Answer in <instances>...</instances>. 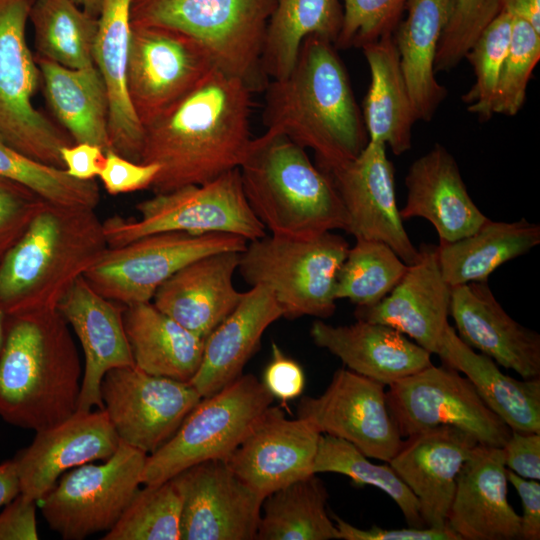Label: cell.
<instances>
[{
	"instance_id": "9f6ffc18",
	"label": "cell",
	"mask_w": 540,
	"mask_h": 540,
	"mask_svg": "<svg viewBox=\"0 0 540 540\" xmlns=\"http://www.w3.org/2000/svg\"><path fill=\"white\" fill-rule=\"evenodd\" d=\"M64 169L78 180H93L99 176L105 163V152L96 145L75 143L61 149Z\"/></svg>"
},
{
	"instance_id": "91938a15",
	"label": "cell",
	"mask_w": 540,
	"mask_h": 540,
	"mask_svg": "<svg viewBox=\"0 0 540 540\" xmlns=\"http://www.w3.org/2000/svg\"><path fill=\"white\" fill-rule=\"evenodd\" d=\"M79 7L94 17H98L101 0H73Z\"/></svg>"
},
{
	"instance_id": "83f0119b",
	"label": "cell",
	"mask_w": 540,
	"mask_h": 540,
	"mask_svg": "<svg viewBox=\"0 0 540 540\" xmlns=\"http://www.w3.org/2000/svg\"><path fill=\"white\" fill-rule=\"evenodd\" d=\"M310 336L338 357L347 369L389 386L432 365L431 353L396 329L356 319L334 326L315 320Z\"/></svg>"
},
{
	"instance_id": "7402d4cb",
	"label": "cell",
	"mask_w": 540,
	"mask_h": 540,
	"mask_svg": "<svg viewBox=\"0 0 540 540\" xmlns=\"http://www.w3.org/2000/svg\"><path fill=\"white\" fill-rule=\"evenodd\" d=\"M57 310L75 332L85 358L77 411L103 409L100 387L105 374L134 365L123 325L124 305L100 295L82 275Z\"/></svg>"
},
{
	"instance_id": "d4e9b609",
	"label": "cell",
	"mask_w": 540,
	"mask_h": 540,
	"mask_svg": "<svg viewBox=\"0 0 540 540\" xmlns=\"http://www.w3.org/2000/svg\"><path fill=\"white\" fill-rule=\"evenodd\" d=\"M502 447L477 444L457 477L447 526L461 540H521V516L507 498Z\"/></svg>"
},
{
	"instance_id": "603a6c76",
	"label": "cell",
	"mask_w": 540,
	"mask_h": 540,
	"mask_svg": "<svg viewBox=\"0 0 540 540\" xmlns=\"http://www.w3.org/2000/svg\"><path fill=\"white\" fill-rule=\"evenodd\" d=\"M451 288L441 274L436 246L424 244L391 292L373 306L357 307L354 315L392 327L437 354L449 325Z\"/></svg>"
},
{
	"instance_id": "74e56055",
	"label": "cell",
	"mask_w": 540,
	"mask_h": 540,
	"mask_svg": "<svg viewBox=\"0 0 540 540\" xmlns=\"http://www.w3.org/2000/svg\"><path fill=\"white\" fill-rule=\"evenodd\" d=\"M328 492L316 474L264 498L256 540L340 539L327 511Z\"/></svg>"
},
{
	"instance_id": "1f68e13d",
	"label": "cell",
	"mask_w": 540,
	"mask_h": 540,
	"mask_svg": "<svg viewBox=\"0 0 540 540\" xmlns=\"http://www.w3.org/2000/svg\"><path fill=\"white\" fill-rule=\"evenodd\" d=\"M454 0H408L394 31L400 65L418 120L429 122L448 92L435 78L434 60Z\"/></svg>"
},
{
	"instance_id": "b9f144b4",
	"label": "cell",
	"mask_w": 540,
	"mask_h": 540,
	"mask_svg": "<svg viewBox=\"0 0 540 540\" xmlns=\"http://www.w3.org/2000/svg\"><path fill=\"white\" fill-rule=\"evenodd\" d=\"M0 176L26 187L54 205L95 209L100 202L99 186L94 179H75L65 169L31 159L1 139Z\"/></svg>"
},
{
	"instance_id": "bcb514c9",
	"label": "cell",
	"mask_w": 540,
	"mask_h": 540,
	"mask_svg": "<svg viewBox=\"0 0 540 540\" xmlns=\"http://www.w3.org/2000/svg\"><path fill=\"white\" fill-rule=\"evenodd\" d=\"M501 11V0H454L436 51L434 72L455 68Z\"/></svg>"
},
{
	"instance_id": "f546056e",
	"label": "cell",
	"mask_w": 540,
	"mask_h": 540,
	"mask_svg": "<svg viewBox=\"0 0 540 540\" xmlns=\"http://www.w3.org/2000/svg\"><path fill=\"white\" fill-rule=\"evenodd\" d=\"M132 1L101 0L93 60L107 89L109 150L140 163L144 129L133 110L126 84Z\"/></svg>"
},
{
	"instance_id": "e0dca14e",
	"label": "cell",
	"mask_w": 540,
	"mask_h": 540,
	"mask_svg": "<svg viewBox=\"0 0 540 540\" xmlns=\"http://www.w3.org/2000/svg\"><path fill=\"white\" fill-rule=\"evenodd\" d=\"M380 141H368L355 158L329 169L343 204L345 232L355 239L380 241L388 245L407 265L419 257L403 225L395 194V170Z\"/></svg>"
},
{
	"instance_id": "94428289",
	"label": "cell",
	"mask_w": 540,
	"mask_h": 540,
	"mask_svg": "<svg viewBox=\"0 0 540 540\" xmlns=\"http://www.w3.org/2000/svg\"><path fill=\"white\" fill-rule=\"evenodd\" d=\"M6 323H7V315L4 313L2 307L0 306V353H1L4 340H5Z\"/></svg>"
},
{
	"instance_id": "30bf717a",
	"label": "cell",
	"mask_w": 540,
	"mask_h": 540,
	"mask_svg": "<svg viewBox=\"0 0 540 540\" xmlns=\"http://www.w3.org/2000/svg\"><path fill=\"white\" fill-rule=\"evenodd\" d=\"M35 0H0V139L40 163L63 168L73 142L32 104L41 75L26 42Z\"/></svg>"
},
{
	"instance_id": "8992f818",
	"label": "cell",
	"mask_w": 540,
	"mask_h": 540,
	"mask_svg": "<svg viewBox=\"0 0 540 540\" xmlns=\"http://www.w3.org/2000/svg\"><path fill=\"white\" fill-rule=\"evenodd\" d=\"M274 6L275 0H133L131 25L168 27L193 37L218 68L260 92L270 81L261 55Z\"/></svg>"
},
{
	"instance_id": "c3c4849f",
	"label": "cell",
	"mask_w": 540,
	"mask_h": 540,
	"mask_svg": "<svg viewBox=\"0 0 540 540\" xmlns=\"http://www.w3.org/2000/svg\"><path fill=\"white\" fill-rule=\"evenodd\" d=\"M44 202L26 187L0 176V262Z\"/></svg>"
},
{
	"instance_id": "f35d334b",
	"label": "cell",
	"mask_w": 540,
	"mask_h": 540,
	"mask_svg": "<svg viewBox=\"0 0 540 540\" xmlns=\"http://www.w3.org/2000/svg\"><path fill=\"white\" fill-rule=\"evenodd\" d=\"M29 20L37 57L72 69L94 65L98 19L73 0H35Z\"/></svg>"
},
{
	"instance_id": "277c9868",
	"label": "cell",
	"mask_w": 540,
	"mask_h": 540,
	"mask_svg": "<svg viewBox=\"0 0 540 540\" xmlns=\"http://www.w3.org/2000/svg\"><path fill=\"white\" fill-rule=\"evenodd\" d=\"M108 248L95 209L44 202L0 262L7 316L57 310L73 282Z\"/></svg>"
},
{
	"instance_id": "7bdbcfd3",
	"label": "cell",
	"mask_w": 540,
	"mask_h": 540,
	"mask_svg": "<svg viewBox=\"0 0 540 540\" xmlns=\"http://www.w3.org/2000/svg\"><path fill=\"white\" fill-rule=\"evenodd\" d=\"M102 540H181V498L173 481L139 488Z\"/></svg>"
},
{
	"instance_id": "f5cc1de1",
	"label": "cell",
	"mask_w": 540,
	"mask_h": 540,
	"mask_svg": "<svg viewBox=\"0 0 540 540\" xmlns=\"http://www.w3.org/2000/svg\"><path fill=\"white\" fill-rule=\"evenodd\" d=\"M502 449L507 469L525 479H540V433L511 430Z\"/></svg>"
},
{
	"instance_id": "d6a6232c",
	"label": "cell",
	"mask_w": 540,
	"mask_h": 540,
	"mask_svg": "<svg viewBox=\"0 0 540 540\" xmlns=\"http://www.w3.org/2000/svg\"><path fill=\"white\" fill-rule=\"evenodd\" d=\"M123 325L136 367L151 375L190 382L202 359L204 338L151 301L124 306Z\"/></svg>"
},
{
	"instance_id": "44dd1931",
	"label": "cell",
	"mask_w": 540,
	"mask_h": 540,
	"mask_svg": "<svg viewBox=\"0 0 540 540\" xmlns=\"http://www.w3.org/2000/svg\"><path fill=\"white\" fill-rule=\"evenodd\" d=\"M477 444L469 432L442 425L406 437L388 462L417 498L425 527H447L458 474Z\"/></svg>"
},
{
	"instance_id": "4dcf8cb0",
	"label": "cell",
	"mask_w": 540,
	"mask_h": 540,
	"mask_svg": "<svg viewBox=\"0 0 540 540\" xmlns=\"http://www.w3.org/2000/svg\"><path fill=\"white\" fill-rule=\"evenodd\" d=\"M436 355L443 365L463 373L511 430L540 433V378L518 380L504 374L493 359L466 345L450 324Z\"/></svg>"
},
{
	"instance_id": "7a4b0ae2",
	"label": "cell",
	"mask_w": 540,
	"mask_h": 540,
	"mask_svg": "<svg viewBox=\"0 0 540 540\" xmlns=\"http://www.w3.org/2000/svg\"><path fill=\"white\" fill-rule=\"evenodd\" d=\"M263 122L314 151L329 169L358 156L369 139L350 80L332 42L307 36L287 76L265 90Z\"/></svg>"
},
{
	"instance_id": "f6af8a7d",
	"label": "cell",
	"mask_w": 540,
	"mask_h": 540,
	"mask_svg": "<svg viewBox=\"0 0 540 540\" xmlns=\"http://www.w3.org/2000/svg\"><path fill=\"white\" fill-rule=\"evenodd\" d=\"M539 59L540 32L526 20L512 16L511 40L493 98V114L515 116L521 110Z\"/></svg>"
},
{
	"instance_id": "ffe728a7",
	"label": "cell",
	"mask_w": 540,
	"mask_h": 540,
	"mask_svg": "<svg viewBox=\"0 0 540 540\" xmlns=\"http://www.w3.org/2000/svg\"><path fill=\"white\" fill-rule=\"evenodd\" d=\"M119 438L103 409L76 411L72 416L36 432L32 443L13 459L20 494L40 501L73 467L106 460Z\"/></svg>"
},
{
	"instance_id": "60d3db41",
	"label": "cell",
	"mask_w": 540,
	"mask_h": 540,
	"mask_svg": "<svg viewBox=\"0 0 540 540\" xmlns=\"http://www.w3.org/2000/svg\"><path fill=\"white\" fill-rule=\"evenodd\" d=\"M313 472L338 473L361 485H371L385 492L399 507L410 527H425L419 503L409 487L389 465L374 464L346 440L321 434Z\"/></svg>"
},
{
	"instance_id": "4316f807",
	"label": "cell",
	"mask_w": 540,
	"mask_h": 540,
	"mask_svg": "<svg viewBox=\"0 0 540 540\" xmlns=\"http://www.w3.org/2000/svg\"><path fill=\"white\" fill-rule=\"evenodd\" d=\"M241 252L212 253L185 265L156 290L152 303L195 335L206 338L240 303L233 276Z\"/></svg>"
},
{
	"instance_id": "9a60e30c",
	"label": "cell",
	"mask_w": 540,
	"mask_h": 540,
	"mask_svg": "<svg viewBox=\"0 0 540 540\" xmlns=\"http://www.w3.org/2000/svg\"><path fill=\"white\" fill-rule=\"evenodd\" d=\"M100 392L119 440L147 455L174 435L202 398L189 382L151 375L135 365L108 371Z\"/></svg>"
},
{
	"instance_id": "d6986e66",
	"label": "cell",
	"mask_w": 540,
	"mask_h": 540,
	"mask_svg": "<svg viewBox=\"0 0 540 540\" xmlns=\"http://www.w3.org/2000/svg\"><path fill=\"white\" fill-rule=\"evenodd\" d=\"M321 434L309 421L289 419L280 407L270 405L225 461L265 498L315 474L313 466Z\"/></svg>"
},
{
	"instance_id": "ab89813d",
	"label": "cell",
	"mask_w": 540,
	"mask_h": 540,
	"mask_svg": "<svg viewBox=\"0 0 540 540\" xmlns=\"http://www.w3.org/2000/svg\"><path fill=\"white\" fill-rule=\"evenodd\" d=\"M407 268L385 243L356 239L338 271L335 299H348L357 307L373 306L391 292Z\"/></svg>"
},
{
	"instance_id": "ac0fdd59",
	"label": "cell",
	"mask_w": 540,
	"mask_h": 540,
	"mask_svg": "<svg viewBox=\"0 0 540 540\" xmlns=\"http://www.w3.org/2000/svg\"><path fill=\"white\" fill-rule=\"evenodd\" d=\"M171 480L181 498V540H256L264 498L225 460L195 464Z\"/></svg>"
},
{
	"instance_id": "6f0895ef",
	"label": "cell",
	"mask_w": 540,
	"mask_h": 540,
	"mask_svg": "<svg viewBox=\"0 0 540 540\" xmlns=\"http://www.w3.org/2000/svg\"><path fill=\"white\" fill-rule=\"evenodd\" d=\"M502 10L529 22L540 32V0H501Z\"/></svg>"
},
{
	"instance_id": "2e32d148",
	"label": "cell",
	"mask_w": 540,
	"mask_h": 540,
	"mask_svg": "<svg viewBox=\"0 0 540 540\" xmlns=\"http://www.w3.org/2000/svg\"><path fill=\"white\" fill-rule=\"evenodd\" d=\"M297 417L387 463L403 441L388 410L385 386L347 368L334 372L320 396L302 397Z\"/></svg>"
},
{
	"instance_id": "836d02e7",
	"label": "cell",
	"mask_w": 540,
	"mask_h": 540,
	"mask_svg": "<svg viewBox=\"0 0 540 540\" xmlns=\"http://www.w3.org/2000/svg\"><path fill=\"white\" fill-rule=\"evenodd\" d=\"M370 70L363 120L369 141H380L395 155L411 149L417 121L400 65L394 35H385L362 47Z\"/></svg>"
},
{
	"instance_id": "f907efd6",
	"label": "cell",
	"mask_w": 540,
	"mask_h": 540,
	"mask_svg": "<svg viewBox=\"0 0 540 540\" xmlns=\"http://www.w3.org/2000/svg\"><path fill=\"white\" fill-rule=\"evenodd\" d=\"M263 383L273 397L285 403L303 392L305 375L295 360L287 357L276 343H272V358L265 369Z\"/></svg>"
},
{
	"instance_id": "52a82bcc",
	"label": "cell",
	"mask_w": 540,
	"mask_h": 540,
	"mask_svg": "<svg viewBox=\"0 0 540 540\" xmlns=\"http://www.w3.org/2000/svg\"><path fill=\"white\" fill-rule=\"evenodd\" d=\"M349 247L332 231L309 239L266 235L248 242L238 271L249 285L270 289L283 317L325 319L336 310V278Z\"/></svg>"
},
{
	"instance_id": "8d00e7d4",
	"label": "cell",
	"mask_w": 540,
	"mask_h": 540,
	"mask_svg": "<svg viewBox=\"0 0 540 540\" xmlns=\"http://www.w3.org/2000/svg\"><path fill=\"white\" fill-rule=\"evenodd\" d=\"M342 20V0H275L261 55L266 76L271 80L287 76L307 36L335 44Z\"/></svg>"
},
{
	"instance_id": "5b68a950",
	"label": "cell",
	"mask_w": 540,
	"mask_h": 540,
	"mask_svg": "<svg viewBox=\"0 0 540 540\" xmlns=\"http://www.w3.org/2000/svg\"><path fill=\"white\" fill-rule=\"evenodd\" d=\"M246 199L270 235L309 239L346 229V213L330 177L282 133L252 139L239 166Z\"/></svg>"
},
{
	"instance_id": "9c48e42d",
	"label": "cell",
	"mask_w": 540,
	"mask_h": 540,
	"mask_svg": "<svg viewBox=\"0 0 540 540\" xmlns=\"http://www.w3.org/2000/svg\"><path fill=\"white\" fill-rule=\"evenodd\" d=\"M273 399L252 374H242L220 391L201 398L174 435L147 456L141 483L159 484L195 464L226 460Z\"/></svg>"
},
{
	"instance_id": "6da1fadb",
	"label": "cell",
	"mask_w": 540,
	"mask_h": 540,
	"mask_svg": "<svg viewBox=\"0 0 540 540\" xmlns=\"http://www.w3.org/2000/svg\"><path fill=\"white\" fill-rule=\"evenodd\" d=\"M251 93L244 81L215 67L144 126L140 163L160 166L149 189L200 185L239 168L252 140Z\"/></svg>"
},
{
	"instance_id": "8fae6325",
	"label": "cell",
	"mask_w": 540,
	"mask_h": 540,
	"mask_svg": "<svg viewBox=\"0 0 540 540\" xmlns=\"http://www.w3.org/2000/svg\"><path fill=\"white\" fill-rule=\"evenodd\" d=\"M247 244L225 233H155L108 247L83 276L100 295L124 306L150 302L158 287L185 265L216 252H243Z\"/></svg>"
},
{
	"instance_id": "d590c367",
	"label": "cell",
	"mask_w": 540,
	"mask_h": 540,
	"mask_svg": "<svg viewBox=\"0 0 540 540\" xmlns=\"http://www.w3.org/2000/svg\"><path fill=\"white\" fill-rule=\"evenodd\" d=\"M540 244V226L525 218L513 222L489 218L472 234L436 246L444 280L451 286L486 282L501 265Z\"/></svg>"
},
{
	"instance_id": "11a10c76",
	"label": "cell",
	"mask_w": 540,
	"mask_h": 540,
	"mask_svg": "<svg viewBox=\"0 0 540 540\" xmlns=\"http://www.w3.org/2000/svg\"><path fill=\"white\" fill-rule=\"evenodd\" d=\"M508 482L516 489L523 507L521 515V540L540 539V484L538 480L525 479L506 468Z\"/></svg>"
},
{
	"instance_id": "681fc988",
	"label": "cell",
	"mask_w": 540,
	"mask_h": 540,
	"mask_svg": "<svg viewBox=\"0 0 540 540\" xmlns=\"http://www.w3.org/2000/svg\"><path fill=\"white\" fill-rule=\"evenodd\" d=\"M159 171L160 166L155 163L133 162L108 150L98 177L109 194L118 195L150 188Z\"/></svg>"
},
{
	"instance_id": "680465c9",
	"label": "cell",
	"mask_w": 540,
	"mask_h": 540,
	"mask_svg": "<svg viewBox=\"0 0 540 540\" xmlns=\"http://www.w3.org/2000/svg\"><path fill=\"white\" fill-rule=\"evenodd\" d=\"M20 493L14 460L0 463V507L5 506Z\"/></svg>"
},
{
	"instance_id": "7dc6e473",
	"label": "cell",
	"mask_w": 540,
	"mask_h": 540,
	"mask_svg": "<svg viewBox=\"0 0 540 540\" xmlns=\"http://www.w3.org/2000/svg\"><path fill=\"white\" fill-rule=\"evenodd\" d=\"M408 0H342L343 20L336 49L364 47L394 34Z\"/></svg>"
},
{
	"instance_id": "3957f363",
	"label": "cell",
	"mask_w": 540,
	"mask_h": 540,
	"mask_svg": "<svg viewBox=\"0 0 540 540\" xmlns=\"http://www.w3.org/2000/svg\"><path fill=\"white\" fill-rule=\"evenodd\" d=\"M58 310L7 316L0 353V417L35 432L77 411L79 355Z\"/></svg>"
},
{
	"instance_id": "cb8c5ba5",
	"label": "cell",
	"mask_w": 540,
	"mask_h": 540,
	"mask_svg": "<svg viewBox=\"0 0 540 540\" xmlns=\"http://www.w3.org/2000/svg\"><path fill=\"white\" fill-rule=\"evenodd\" d=\"M450 316L458 337L523 379L540 378V335L515 321L488 281L451 288Z\"/></svg>"
},
{
	"instance_id": "484cf974",
	"label": "cell",
	"mask_w": 540,
	"mask_h": 540,
	"mask_svg": "<svg viewBox=\"0 0 540 540\" xmlns=\"http://www.w3.org/2000/svg\"><path fill=\"white\" fill-rule=\"evenodd\" d=\"M404 182L401 218L427 220L435 228L439 244L472 234L488 219L470 197L455 158L441 144L413 161Z\"/></svg>"
},
{
	"instance_id": "e575fe53",
	"label": "cell",
	"mask_w": 540,
	"mask_h": 540,
	"mask_svg": "<svg viewBox=\"0 0 540 540\" xmlns=\"http://www.w3.org/2000/svg\"><path fill=\"white\" fill-rule=\"evenodd\" d=\"M35 60L47 103L75 143L108 151V95L97 67L72 69L37 56Z\"/></svg>"
},
{
	"instance_id": "816d5d0a",
	"label": "cell",
	"mask_w": 540,
	"mask_h": 540,
	"mask_svg": "<svg viewBox=\"0 0 540 540\" xmlns=\"http://www.w3.org/2000/svg\"><path fill=\"white\" fill-rule=\"evenodd\" d=\"M343 540H461L448 526L445 528L408 527L404 529H384L373 526L362 529L353 526L340 517L332 516Z\"/></svg>"
},
{
	"instance_id": "5bb4252c",
	"label": "cell",
	"mask_w": 540,
	"mask_h": 540,
	"mask_svg": "<svg viewBox=\"0 0 540 540\" xmlns=\"http://www.w3.org/2000/svg\"><path fill=\"white\" fill-rule=\"evenodd\" d=\"M215 67L210 51L193 37L168 27L131 25L126 84L143 128Z\"/></svg>"
},
{
	"instance_id": "4fadbf2b",
	"label": "cell",
	"mask_w": 540,
	"mask_h": 540,
	"mask_svg": "<svg viewBox=\"0 0 540 540\" xmlns=\"http://www.w3.org/2000/svg\"><path fill=\"white\" fill-rule=\"evenodd\" d=\"M386 400L402 438L450 425L469 432L479 444L503 447L511 434L472 383L445 365L432 364L389 385Z\"/></svg>"
},
{
	"instance_id": "7c38bea8",
	"label": "cell",
	"mask_w": 540,
	"mask_h": 540,
	"mask_svg": "<svg viewBox=\"0 0 540 540\" xmlns=\"http://www.w3.org/2000/svg\"><path fill=\"white\" fill-rule=\"evenodd\" d=\"M147 456L119 441L104 463H86L62 475L40 500L50 529L65 540L111 529L142 484Z\"/></svg>"
},
{
	"instance_id": "ba28073f",
	"label": "cell",
	"mask_w": 540,
	"mask_h": 540,
	"mask_svg": "<svg viewBox=\"0 0 540 540\" xmlns=\"http://www.w3.org/2000/svg\"><path fill=\"white\" fill-rule=\"evenodd\" d=\"M135 208L139 219L114 215L102 222L108 247L169 231L225 233L248 242L266 236L264 225L246 199L239 168L204 184L156 193Z\"/></svg>"
},
{
	"instance_id": "f1b7e54d",
	"label": "cell",
	"mask_w": 540,
	"mask_h": 540,
	"mask_svg": "<svg viewBox=\"0 0 540 540\" xmlns=\"http://www.w3.org/2000/svg\"><path fill=\"white\" fill-rule=\"evenodd\" d=\"M283 317L274 295L265 286H251L237 307L205 338L202 359L190 384L208 397L243 374L265 330Z\"/></svg>"
},
{
	"instance_id": "db71d44e",
	"label": "cell",
	"mask_w": 540,
	"mask_h": 540,
	"mask_svg": "<svg viewBox=\"0 0 540 540\" xmlns=\"http://www.w3.org/2000/svg\"><path fill=\"white\" fill-rule=\"evenodd\" d=\"M35 501L20 493L0 513V540H37Z\"/></svg>"
},
{
	"instance_id": "ee69618b",
	"label": "cell",
	"mask_w": 540,
	"mask_h": 540,
	"mask_svg": "<svg viewBox=\"0 0 540 540\" xmlns=\"http://www.w3.org/2000/svg\"><path fill=\"white\" fill-rule=\"evenodd\" d=\"M512 33V16L502 10L483 30L465 57L475 76L472 87L462 96L468 111L480 120L493 115L492 105L499 75L507 55Z\"/></svg>"
}]
</instances>
